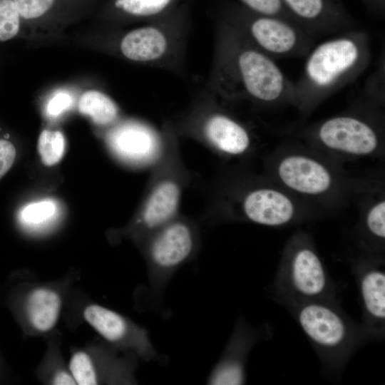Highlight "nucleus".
<instances>
[{
  "mask_svg": "<svg viewBox=\"0 0 385 385\" xmlns=\"http://www.w3.org/2000/svg\"><path fill=\"white\" fill-rule=\"evenodd\" d=\"M206 90L224 102L246 101L263 108L292 105L294 101V83L275 60L220 19Z\"/></svg>",
  "mask_w": 385,
  "mask_h": 385,
  "instance_id": "f257e3e1",
  "label": "nucleus"
},
{
  "mask_svg": "<svg viewBox=\"0 0 385 385\" xmlns=\"http://www.w3.org/2000/svg\"><path fill=\"white\" fill-rule=\"evenodd\" d=\"M371 38L360 29L346 31L314 46L300 78L294 83L293 106L302 116L353 83L371 61Z\"/></svg>",
  "mask_w": 385,
  "mask_h": 385,
  "instance_id": "f03ea898",
  "label": "nucleus"
},
{
  "mask_svg": "<svg viewBox=\"0 0 385 385\" xmlns=\"http://www.w3.org/2000/svg\"><path fill=\"white\" fill-rule=\"evenodd\" d=\"M297 322L313 347L322 372L339 379L351 358L374 341L360 322L351 319L337 300H314L283 306Z\"/></svg>",
  "mask_w": 385,
  "mask_h": 385,
  "instance_id": "7ed1b4c3",
  "label": "nucleus"
},
{
  "mask_svg": "<svg viewBox=\"0 0 385 385\" xmlns=\"http://www.w3.org/2000/svg\"><path fill=\"white\" fill-rule=\"evenodd\" d=\"M270 290L272 299L282 306L340 301V286L329 276L312 237L304 231L294 232L287 240Z\"/></svg>",
  "mask_w": 385,
  "mask_h": 385,
  "instance_id": "20e7f679",
  "label": "nucleus"
},
{
  "mask_svg": "<svg viewBox=\"0 0 385 385\" xmlns=\"http://www.w3.org/2000/svg\"><path fill=\"white\" fill-rule=\"evenodd\" d=\"M378 106L364 98L350 109L307 128L303 137L313 148L351 158L381 151L384 121Z\"/></svg>",
  "mask_w": 385,
  "mask_h": 385,
  "instance_id": "39448f33",
  "label": "nucleus"
},
{
  "mask_svg": "<svg viewBox=\"0 0 385 385\" xmlns=\"http://www.w3.org/2000/svg\"><path fill=\"white\" fill-rule=\"evenodd\" d=\"M278 151L269 165L270 175L297 197L329 202L350 186L335 165L309 149L287 145Z\"/></svg>",
  "mask_w": 385,
  "mask_h": 385,
  "instance_id": "423d86ee",
  "label": "nucleus"
},
{
  "mask_svg": "<svg viewBox=\"0 0 385 385\" xmlns=\"http://www.w3.org/2000/svg\"><path fill=\"white\" fill-rule=\"evenodd\" d=\"M218 19L274 60L307 56L315 45V38L294 24L253 11L238 2H225Z\"/></svg>",
  "mask_w": 385,
  "mask_h": 385,
  "instance_id": "0eeeda50",
  "label": "nucleus"
},
{
  "mask_svg": "<svg viewBox=\"0 0 385 385\" xmlns=\"http://www.w3.org/2000/svg\"><path fill=\"white\" fill-rule=\"evenodd\" d=\"M143 241L148 289L158 301L175 272L195 256L198 232L192 223L174 219Z\"/></svg>",
  "mask_w": 385,
  "mask_h": 385,
  "instance_id": "6e6552de",
  "label": "nucleus"
},
{
  "mask_svg": "<svg viewBox=\"0 0 385 385\" xmlns=\"http://www.w3.org/2000/svg\"><path fill=\"white\" fill-rule=\"evenodd\" d=\"M185 16L181 9H170L151 24L127 32L119 44L122 55L138 63L170 66L180 55L181 36L175 31L184 24Z\"/></svg>",
  "mask_w": 385,
  "mask_h": 385,
  "instance_id": "1a4fd4ad",
  "label": "nucleus"
},
{
  "mask_svg": "<svg viewBox=\"0 0 385 385\" xmlns=\"http://www.w3.org/2000/svg\"><path fill=\"white\" fill-rule=\"evenodd\" d=\"M138 359L101 339L71 349L68 365L78 385L137 384Z\"/></svg>",
  "mask_w": 385,
  "mask_h": 385,
  "instance_id": "9d476101",
  "label": "nucleus"
},
{
  "mask_svg": "<svg viewBox=\"0 0 385 385\" xmlns=\"http://www.w3.org/2000/svg\"><path fill=\"white\" fill-rule=\"evenodd\" d=\"M237 197L236 217L255 224L282 227L309 218L298 197L273 180L254 185Z\"/></svg>",
  "mask_w": 385,
  "mask_h": 385,
  "instance_id": "9b49d317",
  "label": "nucleus"
},
{
  "mask_svg": "<svg viewBox=\"0 0 385 385\" xmlns=\"http://www.w3.org/2000/svg\"><path fill=\"white\" fill-rule=\"evenodd\" d=\"M81 314L103 341L120 352L139 361L158 359L148 331L127 316L95 302L86 304Z\"/></svg>",
  "mask_w": 385,
  "mask_h": 385,
  "instance_id": "f8f14e48",
  "label": "nucleus"
},
{
  "mask_svg": "<svg viewBox=\"0 0 385 385\" xmlns=\"http://www.w3.org/2000/svg\"><path fill=\"white\" fill-rule=\"evenodd\" d=\"M73 282L71 273L56 280H31L26 284L21 314L24 332L29 336L46 337L56 329Z\"/></svg>",
  "mask_w": 385,
  "mask_h": 385,
  "instance_id": "ddd939ff",
  "label": "nucleus"
},
{
  "mask_svg": "<svg viewBox=\"0 0 385 385\" xmlns=\"http://www.w3.org/2000/svg\"><path fill=\"white\" fill-rule=\"evenodd\" d=\"M358 288L362 325L374 341L385 337L384 256L357 252L349 259Z\"/></svg>",
  "mask_w": 385,
  "mask_h": 385,
  "instance_id": "4468645a",
  "label": "nucleus"
},
{
  "mask_svg": "<svg viewBox=\"0 0 385 385\" xmlns=\"http://www.w3.org/2000/svg\"><path fill=\"white\" fill-rule=\"evenodd\" d=\"M268 327L255 328L239 316L225 349L207 379V384L240 385L246 383V365L252 348L268 336Z\"/></svg>",
  "mask_w": 385,
  "mask_h": 385,
  "instance_id": "2eb2a0df",
  "label": "nucleus"
},
{
  "mask_svg": "<svg viewBox=\"0 0 385 385\" xmlns=\"http://www.w3.org/2000/svg\"><path fill=\"white\" fill-rule=\"evenodd\" d=\"M298 25L314 38L359 29L342 0H282Z\"/></svg>",
  "mask_w": 385,
  "mask_h": 385,
  "instance_id": "dca6fc26",
  "label": "nucleus"
},
{
  "mask_svg": "<svg viewBox=\"0 0 385 385\" xmlns=\"http://www.w3.org/2000/svg\"><path fill=\"white\" fill-rule=\"evenodd\" d=\"M211 96V110H201L196 129L200 135L217 151L229 156H240L250 151L253 135L237 118L222 109Z\"/></svg>",
  "mask_w": 385,
  "mask_h": 385,
  "instance_id": "f3484780",
  "label": "nucleus"
},
{
  "mask_svg": "<svg viewBox=\"0 0 385 385\" xmlns=\"http://www.w3.org/2000/svg\"><path fill=\"white\" fill-rule=\"evenodd\" d=\"M182 195V184L175 175H164L151 187L143 210L133 228L144 240L175 219Z\"/></svg>",
  "mask_w": 385,
  "mask_h": 385,
  "instance_id": "a211bd4d",
  "label": "nucleus"
},
{
  "mask_svg": "<svg viewBox=\"0 0 385 385\" xmlns=\"http://www.w3.org/2000/svg\"><path fill=\"white\" fill-rule=\"evenodd\" d=\"M110 143L122 157L137 160L153 158L158 145L153 133L140 125H127L116 129Z\"/></svg>",
  "mask_w": 385,
  "mask_h": 385,
  "instance_id": "6ab92c4d",
  "label": "nucleus"
},
{
  "mask_svg": "<svg viewBox=\"0 0 385 385\" xmlns=\"http://www.w3.org/2000/svg\"><path fill=\"white\" fill-rule=\"evenodd\" d=\"M358 252L384 256L385 242V200L379 196L365 208L357 228Z\"/></svg>",
  "mask_w": 385,
  "mask_h": 385,
  "instance_id": "aec40b11",
  "label": "nucleus"
},
{
  "mask_svg": "<svg viewBox=\"0 0 385 385\" xmlns=\"http://www.w3.org/2000/svg\"><path fill=\"white\" fill-rule=\"evenodd\" d=\"M45 340L46 351L35 369L38 381L47 385H76L62 352L61 333L54 329Z\"/></svg>",
  "mask_w": 385,
  "mask_h": 385,
  "instance_id": "412c9836",
  "label": "nucleus"
},
{
  "mask_svg": "<svg viewBox=\"0 0 385 385\" xmlns=\"http://www.w3.org/2000/svg\"><path fill=\"white\" fill-rule=\"evenodd\" d=\"M84 0H14L22 22L41 21L73 11Z\"/></svg>",
  "mask_w": 385,
  "mask_h": 385,
  "instance_id": "4be33fe9",
  "label": "nucleus"
},
{
  "mask_svg": "<svg viewBox=\"0 0 385 385\" xmlns=\"http://www.w3.org/2000/svg\"><path fill=\"white\" fill-rule=\"evenodd\" d=\"M78 108L83 115H88L98 125H108L118 117V108L106 94L98 90H88L79 98Z\"/></svg>",
  "mask_w": 385,
  "mask_h": 385,
  "instance_id": "5701e85b",
  "label": "nucleus"
},
{
  "mask_svg": "<svg viewBox=\"0 0 385 385\" xmlns=\"http://www.w3.org/2000/svg\"><path fill=\"white\" fill-rule=\"evenodd\" d=\"M38 150L44 165L58 163L65 150V139L58 130H43L38 138Z\"/></svg>",
  "mask_w": 385,
  "mask_h": 385,
  "instance_id": "b1692460",
  "label": "nucleus"
},
{
  "mask_svg": "<svg viewBox=\"0 0 385 385\" xmlns=\"http://www.w3.org/2000/svg\"><path fill=\"white\" fill-rule=\"evenodd\" d=\"M174 0H116L115 5L127 14L154 16L168 11Z\"/></svg>",
  "mask_w": 385,
  "mask_h": 385,
  "instance_id": "393cba45",
  "label": "nucleus"
},
{
  "mask_svg": "<svg viewBox=\"0 0 385 385\" xmlns=\"http://www.w3.org/2000/svg\"><path fill=\"white\" fill-rule=\"evenodd\" d=\"M22 24L14 0H0V42L8 41L18 36Z\"/></svg>",
  "mask_w": 385,
  "mask_h": 385,
  "instance_id": "a878e982",
  "label": "nucleus"
},
{
  "mask_svg": "<svg viewBox=\"0 0 385 385\" xmlns=\"http://www.w3.org/2000/svg\"><path fill=\"white\" fill-rule=\"evenodd\" d=\"M238 3L253 11L279 17L299 26L282 0H238Z\"/></svg>",
  "mask_w": 385,
  "mask_h": 385,
  "instance_id": "bb28decb",
  "label": "nucleus"
},
{
  "mask_svg": "<svg viewBox=\"0 0 385 385\" xmlns=\"http://www.w3.org/2000/svg\"><path fill=\"white\" fill-rule=\"evenodd\" d=\"M384 53L381 54L377 68L368 78L364 88V98L382 106L384 103Z\"/></svg>",
  "mask_w": 385,
  "mask_h": 385,
  "instance_id": "cd10ccee",
  "label": "nucleus"
},
{
  "mask_svg": "<svg viewBox=\"0 0 385 385\" xmlns=\"http://www.w3.org/2000/svg\"><path fill=\"white\" fill-rule=\"evenodd\" d=\"M55 203L43 200L25 206L20 212L21 221L27 225H36L50 219L55 213Z\"/></svg>",
  "mask_w": 385,
  "mask_h": 385,
  "instance_id": "c85d7f7f",
  "label": "nucleus"
},
{
  "mask_svg": "<svg viewBox=\"0 0 385 385\" xmlns=\"http://www.w3.org/2000/svg\"><path fill=\"white\" fill-rule=\"evenodd\" d=\"M16 156V149L9 139L0 137V179L12 167Z\"/></svg>",
  "mask_w": 385,
  "mask_h": 385,
  "instance_id": "c756f323",
  "label": "nucleus"
},
{
  "mask_svg": "<svg viewBox=\"0 0 385 385\" xmlns=\"http://www.w3.org/2000/svg\"><path fill=\"white\" fill-rule=\"evenodd\" d=\"M72 96L64 91L53 95L46 105V113L52 117H56L68 109L72 105Z\"/></svg>",
  "mask_w": 385,
  "mask_h": 385,
  "instance_id": "7c9ffc66",
  "label": "nucleus"
},
{
  "mask_svg": "<svg viewBox=\"0 0 385 385\" xmlns=\"http://www.w3.org/2000/svg\"><path fill=\"white\" fill-rule=\"evenodd\" d=\"M369 11L378 16L382 17L385 11V0H361Z\"/></svg>",
  "mask_w": 385,
  "mask_h": 385,
  "instance_id": "2f4dec72",
  "label": "nucleus"
}]
</instances>
